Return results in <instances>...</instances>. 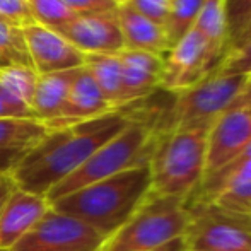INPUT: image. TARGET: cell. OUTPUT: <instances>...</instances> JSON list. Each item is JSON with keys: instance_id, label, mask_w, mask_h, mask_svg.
<instances>
[{"instance_id": "obj_1", "label": "cell", "mask_w": 251, "mask_h": 251, "mask_svg": "<svg viewBox=\"0 0 251 251\" xmlns=\"http://www.w3.org/2000/svg\"><path fill=\"white\" fill-rule=\"evenodd\" d=\"M132 120L133 116L125 109H116L89 122L50 130L36 146L19 155L7 171L19 190L47 197L53 186L75 173Z\"/></svg>"}, {"instance_id": "obj_2", "label": "cell", "mask_w": 251, "mask_h": 251, "mask_svg": "<svg viewBox=\"0 0 251 251\" xmlns=\"http://www.w3.org/2000/svg\"><path fill=\"white\" fill-rule=\"evenodd\" d=\"M151 193L149 164L130 168L50 201V207L89 224L104 238L118 231Z\"/></svg>"}, {"instance_id": "obj_3", "label": "cell", "mask_w": 251, "mask_h": 251, "mask_svg": "<svg viewBox=\"0 0 251 251\" xmlns=\"http://www.w3.org/2000/svg\"><path fill=\"white\" fill-rule=\"evenodd\" d=\"M208 128L157 132L149 159L151 193L186 200L195 192L205 176Z\"/></svg>"}, {"instance_id": "obj_4", "label": "cell", "mask_w": 251, "mask_h": 251, "mask_svg": "<svg viewBox=\"0 0 251 251\" xmlns=\"http://www.w3.org/2000/svg\"><path fill=\"white\" fill-rule=\"evenodd\" d=\"M157 132V126L133 116L118 135L100 147L75 173L53 186L47 195L48 203L125 169L149 164Z\"/></svg>"}, {"instance_id": "obj_5", "label": "cell", "mask_w": 251, "mask_h": 251, "mask_svg": "<svg viewBox=\"0 0 251 251\" xmlns=\"http://www.w3.org/2000/svg\"><path fill=\"white\" fill-rule=\"evenodd\" d=\"M186 226L185 200L149 193L132 217L104 239L100 251H155L183 238Z\"/></svg>"}, {"instance_id": "obj_6", "label": "cell", "mask_w": 251, "mask_h": 251, "mask_svg": "<svg viewBox=\"0 0 251 251\" xmlns=\"http://www.w3.org/2000/svg\"><path fill=\"white\" fill-rule=\"evenodd\" d=\"M246 79L248 75H232L215 70L190 89L176 94L169 120L161 130L208 128L222 113L231 108Z\"/></svg>"}, {"instance_id": "obj_7", "label": "cell", "mask_w": 251, "mask_h": 251, "mask_svg": "<svg viewBox=\"0 0 251 251\" xmlns=\"http://www.w3.org/2000/svg\"><path fill=\"white\" fill-rule=\"evenodd\" d=\"M188 251H251V215L221 208L214 203L186 205Z\"/></svg>"}, {"instance_id": "obj_8", "label": "cell", "mask_w": 251, "mask_h": 251, "mask_svg": "<svg viewBox=\"0 0 251 251\" xmlns=\"http://www.w3.org/2000/svg\"><path fill=\"white\" fill-rule=\"evenodd\" d=\"M104 239L89 224L50 207L10 251H100Z\"/></svg>"}, {"instance_id": "obj_9", "label": "cell", "mask_w": 251, "mask_h": 251, "mask_svg": "<svg viewBox=\"0 0 251 251\" xmlns=\"http://www.w3.org/2000/svg\"><path fill=\"white\" fill-rule=\"evenodd\" d=\"M217 67L207 50L205 40L195 27H192L162 56L159 87L178 94L214 74Z\"/></svg>"}, {"instance_id": "obj_10", "label": "cell", "mask_w": 251, "mask_h": 251, "mask_svg": "<svg viewBox=\"0 0 251 251\" xmlns=\"http://www.w3.org/2000/svg\"><path fill=\"white\" fill-rule=\"evenodd\" d=\"M251 144V113L227 109L210 125L207 133L205 176L219 171Z\"/></svg>"}, {"instance_id": "obj_11", "label": "cell", "mask_w": 251, "mask_h": 251, "mask_svg": "<svg viewBox=\"0 0 251 251\" xmlns=\"http://www.w3.org/2000/svg\"><path fill=\"white\" fill-rule=\"evenodd\" d=\"M58 33L84 55L87 53L118 55L120 51L125 50V41L122 36L116 10L77 16Z\"/></svg>"}, {"instance_id": "obj_12", "label": "cell", "mask_w": 251, "mask_h": 251, "mask_svg": "<svg viewBox=\"0 0 251 251\" xmlns=\"http://www.w3.org/2000/svg\"><path fill=\"white\" fill-rule=\"evenodd\" d=\"M23 36L31 67L38 75L84 65V53L67 41L58 31L48 29L41 24H31L23 29Z\"/></svg>"}, {"instance_id": "obj_13", "label": "cell", "mask_w": 251, "mask_h": 251, "mask_svg": "<svg viewBox=\"0 0 251 251\" xmlns=\"http://www.w3.org/2000/svg\"><path fill=\"white\" fill-rule=\"evenodd\" d=\"M50 210L47 197L16 188L0 208V251H10Z\"/></svg>"}, {"instance_id": "obj_14", "label": "cell", "mask_w": 251, "mask_h": 251, "mask_svg": "<svg viewBox=\"0 0 251 251\" xmlns=\"http://www.w3.org/2000/svg\"><path fill=\"white\" fill-rule=\"evenodd\" d=\"M111 111H116V109H113L108 104L89 70L82 65L77 70V75L74 79L72 87L67 94V100L60 109L58 116L53 122L47 123V126L48 130L65 128V126L100 118V116Z\"/></svg>"}, {"instance_id": "obj_15", "label": "cell", "mask_w": 251, "mask_h": 251, "mask_svg": "<svg viewBox=\"0 0 251 251\" xmlns=\"http://www.w3.org/2000/svg\"><path fill=\"white\" fill-rule=\"evenodd\" d=\"M122 65V91L123 104L144 100L161 84L162 56L147 51L123 50L118 53Z\"/></svg>"}, {"instance_id": "obj_16", "label": "cell", "mask_w": 251, "mask_h": 251, "mask_svg": "<svg viewBox=\"0 0 251 251\" xmlns=\"http://www.w3.org/2000/svg\"><path fill=\"white\" fill-rule=\"evenodd\" d=\"M116 16L125 41V50L147 51L159 56H164L169 51L171 43L161 24L139 14L128 3H120Z\"/></svg>"}, {"instance_id": "obj_17", "label": "cell", "mask_w": 251, "mask_h": 251, "mask_svg": "<svg viewBox=\"0 0 251 251\" xmlns=\"http://www.w3.org/2000/svg\"><path fill=\"white\" fill-rule=\"evenodd\" d=\"M79 69L38 75L36 89L31 101V115L34 120L47 125L58 116Z\"/></svg>"}, {"instance_id": "obj_18", "label": "cell", "mask_w": 251, "mask_h": 251, "mask_svg": "<svg viewBox=\"0 0 251 251\" xmlns=\"http://www.w3.org/2000/svg\"><path fill=\"white\" fill-rule=\"evenodd\" d=\"M84 67L89 70L108 104L113 109H125L122 91V65L118 55L87 53L84 55Z\"/></svg>"}, {"instance_id": "obj_19", "label": "cell", "mask_w": 251, "mask_h": 251, "mask_svg": "<svg viewBox=\"0 0 251 251\" xmlns=\"http://www.w3.org/2000/svg\"><path fill=\"white\" fill-rule=\"evenodd\" d=\"M48 132V126L34 118H0V152H10L16 161Z\"/></svg>"}, {"instance_id": "obj_20", "label": "cell", "mask_w": 251, "mask_h": 251, "mask_svg": "<svg viewBox=\"0 0 251 251\" xmlns=\"http://www.w3.org/2000/svg\"><path fill=\"white\" fill-rule=\"evenodd\" d=\"M200 36L205 40L212 60L221 65L227 53V29H226L224 0H205L199 17L193 24Z\"/></svg>"}, {"instance_id": "obj_21", "label": "cell", "mask_w": 251, "mask_h": 251, "mask_svg": "<svg viewBox=\"0 0 251 251\" xmlns=\"http://www.w3.org/2000/svg\"><path fill=\"white\" fill-rule=\"evenodd\" d=\"M38 74L29 65H12L0 70V96L23 115H31V101L36 89Z\"/></svg>"}, {"instance_id": "obj_22", "label": "cell", "mask_w": 251, "mask_h": 251, "mask_svg": "<svg viewBox=\"0 0 251 251\" xmlns=\"http://www.w3.org/2000/svg\"><path fill=\"white\" fill-rule=\"evenodd\" d=\"M203 3L205 0H171L169 16L164 26L171 47L192 29Z\"/></svg>"}, {"instance_id": "obj_23", "label": "cell", "mask_w": 251, "mask_h": 251, "mask_svg": "<svg viewBox=\"0 0 251 251\" xmlns=\"http://www.w3.org/2000/svg\"><path fill=\"white\" fill-rule=\"evenodd\" d=\"M27 2L34 23L48 29L60 31L77 17V14L63 0H27Z\"/></svg>"}, {"instance_id": "obj_24", "label": "cell", "mask_w": 251, "mask_h": 251, "mask_svg": "<svg viewBox=\"0 0 251 251\" xmlns=\"http://www.w3.org/2000/svg\"><path fill=\"white\" fill-rule=\"evenodd\" d=\"M12 65H29L23 29L0 23V70Z\"/></svg>"}, {"instance_id": "obj_25", "label": "cell", "mask_w": 251, "mask_h": 251, "mask_svg": "<svg viewBox=\"0 0 251 251\" xmlns=\"http://www.w3.org/2000/svg\"><path fill=\"white\" fill-rule=\"evenodd\" d=\"M207 203H214L217 207L238 212V214L251 215V178L226 186Z\"/></svg>"}, {"instance_id": "obj_26", "label": "cell", "mask_w": 251, "mask_h": 251, "mask_svg": "<svg viewBox=\"0 0 251 251\" xmlns=\"http://www.w3.org/2000/svg\"><path fill=\"white\" fill-rule=\"evenodd\" d=\"M0 23L17 29L36 24L27 0H0Z\"/></svg>"}, {"instance_id": "obj_27", "label": "cell", "mask_w": 251, "mask_h": 251, "mask_svg": "<svg viewBox=\"0 0 251 251\" xmlns=\"http://www.w3.org/2000/svg\"><path fill=\"white\" fill-rule=\"evenodd\" d=\"M224 16L229 47L232 38L241 31V27L251 17V0H224Z\"/></svg>"}, {"instance_id": "obj_28", "label": "cell", "mask_w": 251, "mask_h": 251, "mask_svg": "<svg viewBox=\"0 0 251 251\" xmlns=\"http://www.w3.org/2000/svg\"><path fill=\"white\" fill-rule=\"evenodd\" d=\"M217 72L232 75H251V40L238 48L227 50Z\"/></svg>"}, {"instance_id": "obj_29", "label": "cell", "mask_w": 251, "mask_h": 251, "mask_svg": "<svg viewBox=\"0 0 251 251\" xmlns=\"http://www.w3.org/2000/svg\"><path fill=\"white\" fill-rule=\"evenodd\" d=\"M125 3H128L132 9H135L142 16L149 17L151 21L161 24L162 27L166 26L171 0H128Z\"/></svg>"}, {"instance_id": "obj_30", "label": "cell", "mask_w": 251, "mask_h": 251, "mask_svg": "<svg viewBox=\"0 0 251 251\" xmlns=\"http://www.w3.org/2000/svg\"><path fill=\"white\" fill-rule=\"evenodd\" d=\"M77 16H86V14H101L116 10L120 5L116 0H63Z\"/></svg>"}, {"instance_id": "obj_31", "label": "cell", "mask_w": 251, "mask_h": 251, "mask_svg": "<svg viewBox=\"0 0 251 251\" xmlns=\"http://www.w3.org/2000/svg\"><path fill=\"white\" fill-rule=\"evenodd\" d=\"M229 109H243V111L251 113V75H248L241 93L238 94V98H236Z\"/></svg>"}, {"instance_id": "obj_32", "label": "cell", "mask_w": 251, "mask_h": 251, "mask_svg": "<svg viewBox=\"0 0 251 251\" xmlns=\"http://www.w3.org/2000/svg\"><path fill=\"white\" fill-rule=\"evenodd\" d=\"M16 183H14L12 176L9 171H0V208L5 203V200L9 199L10 193L16 190Z\"/></svg>"}, {"instance_id": "obj_33", "label": "cell", "mask_w": 251, "mask_h": 251, "mask_svg": "<svg viewBox=\"0 0 251 251\" xmlns=\"http://www.w3.org/2000/svg\"><path fill=\"white\" fill-rule=\"evenodd\" d=\"M250 40H251V17H250L248 21H246V24L241 27V31H239V33L236 34L234 38H232V41L229 43L227 50H232V48L241 47V45L248 43Z\"/></svg>"}, {"instance_id": "obj_34", "label": "cell", "mask_w": 251, "mask_h": 251, "mask_svg": "<svg viewBox=\"0 0 251 251\" xmlns=\"http://www.w3.org/2000/svg\"><path fill=\"white\" fill-rule=\"evenodd\" d=\"M0 118H29V116L23 115L19 109H16L14 106H10L9 102L0 96Z\"/></svg>"}, {"instance_id": "obj_35", "label": "cell", "mask_w": 251, "mask_h": 251, "mask_svg": "<svg viewBox=\"0 0 251 251\" xmlns=\"http://www.w3.org/2000/svg\"><path fill=\"white\" fill-rule=\"evenodd\" d=\"M155 251H188V248H186L185 238H178V239H175V241L169 243V245L162 246V248H159Z\"/></svg>"}, {"instance_id": "obj_36", "label": "cell", "mask_w": 251, "mask_h": 251, "mask_svg": "<svg viewBox=\"0 0 251 251\" xmlns=\"http://www.w3.org/2000/svg\"><path fill=\"white\" fill-rule=\"evenodd\" d=\"M118 3H125V2H128V0H116Z\"/></svg>"}]
</instances>
